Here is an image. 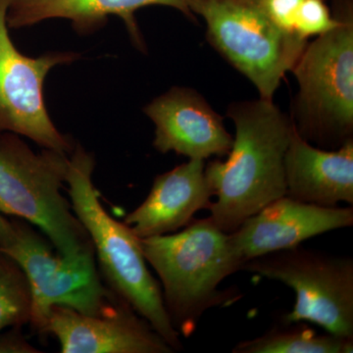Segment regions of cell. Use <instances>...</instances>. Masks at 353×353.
<instances>
[{"instance_id": "11", "label": "cell", "mask_w": 353, "mask_h": 353, "mask_svg": "<svg viewBox=\"0 0 353 353\" xmlns=\"http://www.w3.org/2000/svg\"><path fill=\"white\" fill-rule=\"evenodd\" d=\"M48 334L57 336L62 353L175 352L125 301L101 316L52 306L41 336Z\"/></svg>"}, {"instance_id": "16", "label": "cell", "mask_w": 353, "mask_h": 353, "mask_svg": "<svg viewBox=\"0 0 353 353\" xmlns=\"http://www.w3.org/2000/svg\"><path fill=\"white\" fill-rule=\"evenodd\" d=\"M234 353H352V339L318 334L303 322L282 323L252 340L240 341Z\"/></svg>"}, {"instance_id": "1", "label": "cell", "mask_w": 353, "mask_h": 353, "mask_svg": "<svg viewBox=\"0 0 353 353\" xmlns=\"http://www.w3.org/2000/svg\"><path fill=\"white\" fill-rule=\"evenodd\" d=\"M227 116L236 126L226 161L205 164V176L217 201L209 219L224 233L236 231L248 218L287 196L285 155L294 124L273 99L230 104Z\"/></svg>"}, {"instance_id": "17", "label": "cell", "mask_w": 353, "mask_h": 353, "mask_svg": "<svg viewBox=\"0 0 353 353\" xmlns=\"http://www.w3.org/2000/svg\"><path fill=\"white\" fill-rule=\"evenodd\" d=\"M32 294L20 264L0 250V332L31 322Z\"/></svg>"}, {"instance_id": "12", "label": "cell", "mask_w": 353, "mask_h": 353, "mask_svg": "<svg viewBox=\"0 0 353 353\" xmlns=\"http://www.w3.org/2000/svg\"><path fill=\"white\" fill-rule=\"evenodd\" d=\"M155 125L153 146L190 159L205 160L229 154L234 138L223 118L196 90L173 88L145 108Z\"/></svg>"}, {"instance_id": "14", "label": "cell", "mask_w": 353, "mask_h": 353, "mask_svg": "<svg viewBox=\"0 0 353 353\" xmlns=\"http://www.w3.org/2000/svg\"><path fill=\"white\" fill-rule=\"evenodd\" d=\"M287 196L326 208L353 204V139L336 150H322L301 138L294 126L285 155Z\"/></svg>"}, {"instance_id": "20", "label": "cell", "mask_w": 353, "mask_h": 353, "mask_svg": "<svg viewBox=\"0 0 353 353\" xmlns=\"http://www.w3.org/2000/svg\"><path fill=\"white\" fill-rule=\"evenodd\" d=\"M41 350L30 345L21 332V327H13L6 333L0 332V353H39Z\"/></svg>"}, {"instance_id": "13", "label": "cell", "mask_w": 353, "mask_h": 353, "mask_svg": "<svg viewBox=\"0 0 353 353\" xmlns=\"http://www.w3.org/2000/svg\"><path fill=\"white\" fill-rule=\"evenodd\" d=\"M205 160L190 159L157 176L145 201L126 216L139 239L163 236L185 228L212 203L213 192L205 176Z\"/></svg>"}, {"instance_id": "18", "label": "cell", "mask_w": 353, "mask_h": 353, "mask_svg": "<svg viewBox=\"0 0 353 353\" xmlns=\"http://www.w3.org/2000/svg\"><path fill=\"white\" fill-rule=\"evenodd\" d=\"M336 24V18L330 11L326 0H304L297 13L294 32L308 39L329 32Z\"/></svg>"}, {"instance_id": "8", "label": "cell", "mask_w": 353, "mask_h": 353, "mask_svg": "<svg viewBox=\"0 0 353 353\" xmlns=\"http://www.w3.org/2000/svg\"><path fill=\"white\" fill-rule=\"evenodd\" d=\"M241 271L294 290L287 322H310L327 333L353 340V260L299 245L245 262Z\"/></svg>"}, {"instance_id": "3", "label": "cell", "mask_w": 353, "mask_h": 353, "mask_svg": "<svg viewBox=\"0 0 353 353\" xmlns=\"http://www.w3.org/2000/svg\"><path fill=\"white\" fill-rule=\"evenodd\" d=\"M94 168L92 155L77 146L70 158L66 183L72 210L92 241L104 280L175 352L182 350L180 334L165 308L161 288L146 266L139 238L101 205L92 183Z\"/></svg>"}, {"instance_id": "19", "label": "cell", "mask_w": 353, "mask_h": 353, "mask_svg": "<svg viewBox=\"0 0 353 353\" xmlns=\"http://www.w3.org/2000/svg\"><path fill=\"white\" fill-rule=\"evenodd\" d=\"M304 0H264L265 10L281 29L296 34L294 24ZM299 36V34H297Z\"/></svg>"}, {"instance_id": "5", "label": "cell", "mask_w": 353, "mask_h": 353, "mask_svg": "<svg viewBox=\"0 0 353 353\" xmlns=\"http://www.w3.org/2000/svg\"><path fill=\"white\" fill-rule=\"evenodd\" d=\"M70 159L66 153H34L13 132H0V213L39 227L66 259L94 250L92 241L61 194Z\"/></svg>"}, {"instance_id": "4", "label": "cell", "mask_w": 353, "mask_h": 353, "mask_svg": "<svg viewBox=\"0 0 353 353\" xmlns=\"http://www.w3.org/2000/svg\"><path fill=\"white\" fill-rule=\"evenodd\" d=\"M333 2L336 26L292 70L299 85L292 120L308 143L339 148L353 139V9L352 0Z\"/></svg>"}, {"instance_id": "9", "label": "cell", "mask_w": 353, "mask_h": 353, "mask_svg": "<svg viewBox=\"0 0 353 353\" xmlns=\"http://www.w3.org/2000/svg\"><path fill=\"white\" fill-rule=\"evenodd\" d=\"M9 0H0V132L27 137L46 150L72 153L69 137L51 121L43 97L46 77L53 67L69 64L80 55L50 52L38 58L23 55L14 46L6 22Z\"/></svg>"}, {"instance_id": "6", "label": "cell", "mask_w": 353, "mask_h": 353, "mask_svg": "<svg viewBox=\"0 0 353 353\" xmlns=\"http://www.w3.org/2000/svg\"><path fill=\"white\" fill-rule=\"evenodd\" d=\"M206 23L208 43L259 90L273 99L285 73L292 71L308 39L279 28L264 0H187Z\"/></svg>"}, {"instance_id": "15", "label": "cell", "mask_w": 353, "mask_h": 353, "mask_svg": "<svg viewBox=\"0 0 353 353\" xmlns=\"http://www.w3.org/2000/svg\"><path fill=\"white\" fill-rule=\"evenodd\" d=\"M150 6H170L196 22L187 0H9L6 22L8 28L20 29L41 21L62 18L71 21L80 34H92L108 22L110 15L122 18L137 48L145 46L134 19V12Z\"/></svg>"}, {"instance_id": "2", "label": "cell", "mask_w": 353, "mask_h": 353, "mask_svg": "<svg viewBox=\"0 0 353 353\" xmlns=\"http://www.w3.org/2000/svg\"><path fill=\"white\" fill-rule=\"evenodd\" d=\"M143 256L162 285L164 305L179 334L190 336L209 309L234 301L221 283L241 271L229 234L209 218L194 219L180 233L139 239Z\"/></svg>"}, {"instance_id": "10", "label": "cell", "mask_w": 353, "mask_h": 353, "mask_svg": "<svg viewBox=\"0 0 353 353\" xmlns=\"http://www.w3.org/2000/svg\"><path fill=\"white\" fill-rule=\"evenodd\" d=\"M352 225V208H326L285 196L248 218L229 234V241L243 268L256 257L296 248L318 234Z\"/></svg>"}, {"instance_id": "21", "label": "cell", "mask_w": 353, "mask_h": 353, "mask_svg": "<svg viewBox=\"0 0 353 353\" xmlns=\"http://www.w3.org/2000/svg\"><path fill=\"white\" fill-rule=\"evenodd\" d=\"M14 240V231L10 221L0 213V248H6Z\"/></svg>"}, {"instance_id": "7", "label": "cell", "mask_w": 353, "mask_h": 353, "mask_svg": "<svg viewBox=\"0 0 353 353\" xmlns=\"http://www.w3.org/2000/svg\"><path fill=\"white\" fill-rule=\"evenodd\" d=\"M14 240L0 250L15 259L29 279L32 294L31 324L43 336L50 309L67 306L82 314L101 316L123 301L101 282L94 250L66 259L53 254L48 241L20 219L11 220Z\"/></svg>"}]
</instances>
